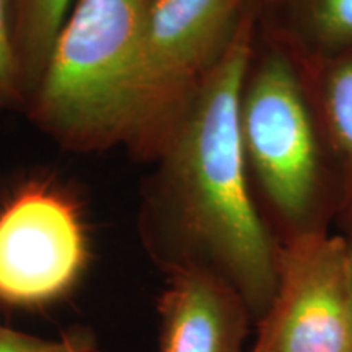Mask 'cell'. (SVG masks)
Returning <instances> with one entry per match:
<instances>
[{
  "label": "cell",
  "instance_id": "cell-3",
  "mask_svg": "<svg viewBox=\"0 0 352 352\" xmlns=\"http://www.w3.org/2000/svg\"><path fill=\"white\" fill-rule=\"evenodd\" d=\"M245 2L148 0L127 142H145L176 124L184 100L196 94L230 41Z\"/></svg>",
  "mask_w": 352,
  "mask_h": 352
},
{
  "label": "cell",
  "instance_id": "cell-7",
  "mask_svg": "<svg viewBox=\"0 0 352 352\" xmlns=\"http://www.w3.org/2000/svg\"><path fill=\"white\" fill-rule=\"evenodd\" d=\"M158 315L157 352H245L254 323L245 298L222 277L201 267L168 271Z\"/></svg>",
  "mask_w": 352,
  "mask_h": 352
},
{
  "label": "cell",
  "instance_id": "cell-1",
  "mask_svg": "<svg viewBox=\"0 0 352 352\" xmlns=\"http://www.w3.org/2000/svg\"><path fill=\"white\" fill-rule=\"evenodd\" d=\"M248 59L243 19L171 129L165 227L173 253L165 264L168 271L201 267L220 276L256 323L274 298L280 250L246 184L240 113Z\"/></svg>",
  "mask_w": 352,
  "mask_h": 352
},
{
  "label": "cell",
  "instance_id": "cell-10",
  "mask_svg": "<svg viewBox=\"0 0 352 352\" xmlns=\"http://www.w3.org/2000/svg\"><path fill=\"white\" fill-rule=\"evenodd\" d=\"M25 83L12 36L8 2L0 0V109L23 98Z\"/></svg>",
  "mask_w": 352,
  "mask_h": 352
},
{
  "label": "cell",
  "instance_id": "cell-6",
  "mask_svg": "<svg viewBox=\"0 0 352 352\" xmlns=\"http://www.w3.org/2000/svg\"><path fill=\"white\" fill-rule=\"evenodd\" d=\"M241 138L266 195L285 219L308 214L316 183V148L292 69L272 57L241 100Z\"/></svg>",
  "mask_w": 352,
  "mask_h": 352
},
{
  "label": "cell",
  "instance_id": "cell-5",
  "mask_svg": "<svg viewBox=\"0 0 352 352\" xmlns=\"http://www.w3.org/2000/svg\"><path fill=\"white\" fill-rule=\"evenodd\" d=\"M88 239L77 201L51 182L21 186L0 208V302L39 307L85 271Z\"/></svg>",
  "mask_w": 352,
  "mask_h": 352
},
{
  "label": "cell",
  "instance_id": "cell-12",
  "mask_svg": "<svg viewBox=\"0 0 352 352\" xmlns=\"http://www.w3.org/2000/svg\"><path fill=\"white\" fill-rule=\"evenodd\" d=\"M315 32L328 43L352 39V0H307Z\"/></svg>",
  "mask_w": 352,
  "mask_h": 352
},
{
  "label": "cell",
  "instance_id": "cell-11",
  "mask_svg": "<svg viewBox=\"0 0 352 352\" xmlns=\"http://www.w3.org/2000/svg\"><path fill=\"white\" fill-rule=\"evenodd\" d=\"M94 338L74 331L63 340H43L0 324V352H95Z\"/></svg>",
  "mask_w": 352,
  "mask_h": 352
},
{
  "label": "cell",
  "instance_id": "cell-14",
  "mask_svg": "<svg viewBox=\"0 0 352 352\" xmlns=\"http://www.w3.org/2000/svg\"><path fill=\"white\" fill-rule=\"evenodd\" d=\"M95 352H100V351H98V349H96V351H95Z\"/></svg>",
  "mask_w": 352,
  "mask_h": 352
},
{
  "label": "cell",
  "instance_id": "cell-2",
  "mask_svg": "<svg viewBox=\"0 0 352 352\" xmlns=\"http://www.w3.org/2000/svg\"><path fill=\"white\" fill-rule=\"evenodd\" d=\"M148 0H74L36 87V124L77 151L129 139Z\"/></svg>",
  "mask_w": 352,
  "mask_h": 352
},
{
  "label": "cell",
  "instance_id": "cell-8",
  "mask_svg": "<svg viewBox=\"0 0 352 352\" xmlns=\"http://www.w3.org/2000/svg\"><path fill=\"white\" fill-rule=\"evenodd\" d=\"M12 36L19 56L25 94H32L41 77L57 33L74 0H7Z\"/></svg>",
  "mask_w": 352,
  "mask_h": 352
},
{
  "label": "cell",
  "instance_id": "cell-4",
  "mask_svg": "<svg viewBox=\"0 0 352 352\" xmlns=\"http://www.w3.org/2000/svg\"><path fill=\"white\" fill-rule=\"evenodd\" d=\"M351 246L302 232L279 252L277 289L248 352H352Z\"/></svg>",
  "mask_w": 352,
  "mask_h": 352
},
{
  "label": "cell",
  "instance_id": "cell-13",
  "mask_svg": "<svg viewBox=\"0 0 352 352\" xmlns=\"http://www.w3.org/2000/svg\"><path fill=\"white\" fill-rule=\"evenodd\" d=\"M349 287H351V349H352V245H351V271H349Z\"/></svg>",
  "mask_w": 352,
  "mask_h": 352
},
{
  "label": "cell",
  "instance_id": "cell-9",
  "mask_svg": "<svg viewBox=\"0 0 352 352\" xmlns=\"http://www.w3.org/2000/svg\"><path fill=\"white\" fill-rule=\"evenodd\" d=\"M328 111L334 135L352 162V63L336 70L329 80Z\"/></svg>",
  "mask_w": 352,
  "mask_h": 352
}]
</instances>
